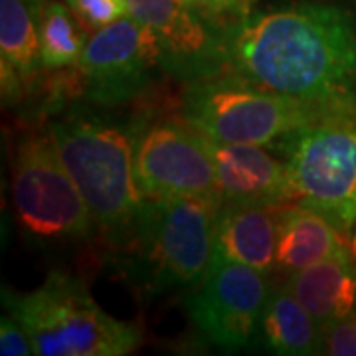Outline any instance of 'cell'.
Masks as SVG:
<instances>
[{"mask_svg": "<svg viewBox=\"0 0 356 356\" xmlns=\"http://www.w3.org/2000/svg\"><path fill=\"white\" fill-rule=\"evenodd\" d=\"M228 72L285 97L356 107V14L327 0L252 10L228 26Z\"/></svg>", "mask_w": 356, "mask_h": 356, "instance_id": "6da1fadb", "label": "cell"}, {"mask_svg": "<svg viewBox=\"0 0 356 356\" xmlns=\"http://www.w3.org/2000/svg\"><path fill=\"white\" fill-rule=\"evenodd\" d=\"M48 133L95 226L115 245H125L143 202L135 178V131L97 115L72 113L51 123Z\"/></svg>", "mask_w": 356, "mask_h": 356, "instance_id": "7a4b0ae2", "label": "cell"}, {"mask_svg": "<svg viewBox=\"0 0 356 356\" xmlns=\"http://www.w3.org/2000/svg\"><path fill=\"white\" fill-rule=\"evenodd\" d=\"M220 198H143L125 243L129 271L145 297L196 287L214 261Z\"/></svg>", "mask_w": 356, "mask_h": 356, "instance_id": "3957f363", "label": "cell"}, {"mask_svg": "<svg viewBox=\"0 0 356 356\" xmlns=\"http://www.w3.org/2000/svg\"><path fill=\"white\" fill-rule=\"evenodd\" d=\"M2 303L26 329L34 355L125 356L143 343L140 325L103 311L88 287L64 271H51L34 291L4 287Z\"/></svg>", "mask_w": 356, "mask_h": 356, "instance_id": "277c9868", "label": "cell"}, {"mask_svg": "<svg viewBox=\"0 0 356 356\" xmlns=\"http://www.w3.org/2000/svg\"><path fill=\"white\" fill-rule=\"evenodd\" d=\"M334 109L343 107L271 93L229 72L186 83L182 97V119L206 139L226 145L283 143Z\"/></svg>", "mask_w": 356, "mask_h": 356, "instance_id": "5b68a950", "label": "cell"}, {"mask_svg": "<svg viewBox=\"0 0 356 356\" xmlns=\"http://www.w3.org/2000/svg\"><path fill=\"white\" fill-rule=\"evenodd\" d=\"M281 147L295 202L332 222L356 255V107L329 111Z\"/></svg>", "mask_w": 356, "mask_h": 356, "instance_id": "8992f818", "label": "cell"}, {"mask_svg": "<svg viewBox=\"0 0 356 356\" xmlns=\"http://www.w3.org/2000/svg\"><path fill=\"white\" fill-rule=\"evenodd\" d=\"M13 202L18 224L38 242H83L97 228L50 133H30L18 140L13 154Z\"/></svg>", "mask_w": 356, "mask_h": 356, "instance_id": "52a82bcc", "label": "cell"}, {"mask_svg": "<svg viewBox=\"0 0 356 356\" xmlns=\"http://www.w3.org/2000/svg\"><path fill=\"white\" fill-rule=\"evenodd\" d=\"M269 291L267 273L214 257L208 275L184 307L200 337L234 353L255 343Z\"/></svg>", "mask_w": 356, "mask_h": 356, "instance_id": "ba28073f", "label": "cell"}, {"mask_svg": "<svg viewBox=\"0 0 356 356\" xmlns=\"http://www.w3.org/2000/svg\"><path fill=\"white\" fill-rule=\"evenodd\" d=\"M135 178L140 196L149 200L220 198L208 139L186 121L166 119L137 131Z\"/></svg>", "mask_w": 356, "mask_h": 356, "instance_id": "9c48e42d", "label": "cell"}, {"mask_svg": "<svg viewBox=\"0 0 356 356\" xmlns=\"http://www.w3.org/2000/svg\"><path fill=\"white\" fill-rule=\"evenodd\" d=\"M77 70L83 95L107 107L135 99L165 72L159 40L131 14L89 34Z\"/></svg>", "mask_w": 356, "mask_h": 356, "instance_id": "30bf717a", "label": "cell"}, {"mask_svg": "<svg viewBox=\"0 0 356 356\" xmlns=\"http://www.w3.org/2000/svg\"><path fill=\"white\" fill-rule=\"evenodd\" d=\"M129 6L159 40L165 74L194 83L228 72V26L208 20L184 0H129Z\"/></svg>", "mask_w": 356, "mask_h": 356, "instance_id": "8fae6325", "label": "cell"}, {"mask_svg": "<svg viewBox=\"0 0 356 356\" xmlns=\"http://www.w3.org/2000/svg\"><path fill=\"white\" fill-rule=\"evenodd\" d=\"M214 159L222 202L283 204L295 202L287 163H280L259 145H226L208 139Z\"/></svg>", "mask_w": 356, "mask_h": 356, "instance_id": "7c38bea8", "label": "cell"}, {"mask_svg": "<svg viewBox=\"0 0 356 356\" xmlns=\"http://www.w3.org/2000/svg\"><path fill=\"white\" fill-rule=\"evenodd\" d=\"M281 206L222 202L214 229V257L275 271Z\"/></svg>", "mask_w": 356, "mask_h": 356, "instance_id": "4fadbf2b", "label": "cell"}, {"mask_svg": "<svg viewBox=\"0 0 356 356\" xmlns=\"http://www.w3.org/2000/svg\"><path fill=\"white\" fill-rule=\"evenodd\" d=\"M46 0H0V72L2 95L10 105L34 86L40 60V8Z\"/></svg>", "mask_w": 356, "mask_h": 356, "instance_id": "5bb4252c", "label": "cell"}, {"mask_svg": "<svg viewBox=\"0 0 356 356\" xmlns=\"http://www.w3.org/2000/svg\"><path fill=\"white\" fill-rule=\"evenodd\" d=\"M356 257L348 240L332 222L299 202L283 204L280 212L275 269L289 277L331 257Z\"/></svg>", "mask_w": 356, "mask_h": 356, "instance_id": "9a60e30c", "label": "cell"}, {"mask_svg": "<svg viewBox=\"0 0 356 356\" xmlns=\"http://www.w3.org/2000/svg\"><path fill=\"white\" fill-rule=\"evenodd\" d=\"M289 291L321 329L356 311V257H331L287 277Z\"/></svg>", "mask_w": 356, "mask_h": 356, "instance_id": "2e32d148", "label": "cell"}, {"mask_svg": "<svg viewBox=\"0 0 356 356\" xmlns=\"http://www.w3.org/2000/svg\"><path fill=\"white\" fill-rule=\"evenodd\" d=\"M259 344L273 355L323 353V329L289 287H271L259 323Z\"/></svg>", "mask_w": 356, "mask_h": 356, "instance_id": "e0dca14e", "label": "cell"}, {"mask_svg": "<svg viewBox=\"0 0 356 356\" xmlns=\"http://www.w3.org/2000/svg\"><path fill=\"white\" fill-rule=\"evenodd\" d=\"M40 60L44 70L58 72L79 64L89 36L65 0H46L40 8Z\"/></svg>", "mask_w": 356, "mask_h": 356, "instance_id": "ac0fdd59", "label": "cell"}, {"mask_svg": "<svg viewBox=\"0 0 356 356\" xmlns=\"http://www.w3.org/2000/svg\"><path fill=\"white\" fill-rule=\"evenodd\" d=\"M81 28L93 34L131 14L129 0H65Z\"/></svg>", "mask_w": 356, "mask_h": 356, "instance_id": "d6986e66", "label": "cell"}, {"mask_svg": "<svg viewBox=\"0 0 356 356\" xmlns=\"http://www.w3.org/2000/svg\"><path fill=\"white\" fill-rule=\"evenodd\" d=\"M323 353L331 356H356V311L323 329Z\"/></svg>", "mask_w": 356, "mask_h": 356, "instance_id": "ffe728a7", "label": "cell"}, {"mask_svg": "<svg viewBox=\"0 0 356 356\" xmlns=\"http://www.w3.org/2000/svg\"><path fill=\"white\" fill-rule=\"evenodd\" d=\"M196 13L206 16L208 20L222 26L238 22L248 13H252L255 0H184Z\"/></svg>", "mask_w": 356, "mask_h": 356, "instance_id": "44dd1931", "label": "cell"}, {"mask_svg": "<svg viewBox=\"0 0 356 356\" xmlns=\"http://www.w3.org/2000/svg\"><path fill=\"white\" fill-rule=\"evenodd\" d=\"M0 355L2 356H28L34 355V346L26 329L14 315L0 318Z\"/></svg>", "mask_w": 356, "mask_h": 356, "instance_id": "7402d4cb", "label": "cell"}]
</instances>
